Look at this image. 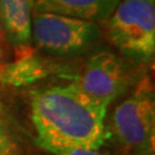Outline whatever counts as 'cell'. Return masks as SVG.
<instances>
[{
  "label": "cell",
  "mask_w": 155,
  "mask_h": 155,
  "mask_svg": "<svg viewBox=\"0 0 155 155\" xmlns=\"http://www.w3.org/2000/svg\"><path fill=\"white\" fill-rule=\"evenodd\" d=\"M71 83L90 99L108 107L131 86L132 76L116 54L100 51L90 56Z\"/></svg>",
  "instance_id": "5"
},
{
  "label": "cell",
  "mask_w": 155,
  "mask_h": 155,
  "mask_svg": "<svg viewBox=\"0 0 155 155\" xmlns=\"http://www.w3.org/2000/svg\"><path fill=\"white\" fill-rule=\"evenodd\" d=\"M1 55H2V47H1V40H0V59H1Z\"/></svg>",
  "instance_id": "11"
},
{
  "label": "cell",
  "mask_w": 155,
  "mask_h": 155,
  "mask_svg": "<svg viewBox=\"0 0 155 155\" xmlns=\"http://www.w3.org/2000/svg\"><path fill=\"white\" fill-rule=\"evenodd\" d=\"M108 107L100 105L72 83L35 91L31 120L37 144L99 150L110 138L105 125Z\"/></svg>",
  "instance_id": "1"
},
{
  "label": "cell",
  "mask_w": 155,
  "mask_h": 155,
  "mask_svg": "<svg viewBox=\"0 0 155 155\" xmlns=\"http://www.w3.org/2000/svg\"><path fill=\"white\" fill-rule=\"evenodd\" d=\"M4 111V106L1 104V101H0V113H2Z\"/></svg>",
  "instance_id": "12"
},
{
  "label": "cell",
  "mask_w": 155,
  "mask_h": 155,
  "mask_svg": "<svg viewBox=\"0 0 155 155\" xmlns=\"http://www.w3.org/2000/svg\"><path fill=\"white\" fill-rule=\"evenodd\" d=\"M109 134L114 136L124 155H154L155 99L148 78L115 107Z\"/></svg>",
  "instance_id": "3"
},
{
  "label": "cell",
  "mask_w": 155,
  "mask_h": 155,
  "mask_svg": "<svg viewBox=\"0 0 155 155\" xmlns=\"http://www.w3.org/2000/svg\"><path fill=\"white\" fill-rule=\"evenodd\" d=\"M47 75V67L31 54H22L16 61L0 66V82L21 86Z\"/></svg>",
  "instance_id": "8"
},
{
  "label": "cell",
  "mask_w": 155,
  "mask_h": 155,
  "mask_svg": "<svg viewBox=\"0 0 155 155\" xmlns=\"http://www.w3.org/2000/svg\"><path fill=\"white\" fill-rule=\"evenodd\" d=\"M106 36L122 54L138 63L155 55V0H121L105 21Z\"/></svg>",
  "instance_id": "2"
},
{
  "label": "cell",
  "mask_w": 155,
  "mask_h": 155,
  "mask_svg": "<svg viewBox=\"0 0 155 155\" xmlns=\"http://www.w3.org/2000/svg\"><path fill=\"white\" fill-rule=\"evenodd\" d=\"M32 9L33 0H0V28L13 45L29 43Z\"/></svg>",
  "instance_id": "7"
},
{
  "label": "cell",
  "mask_w": 155,
  "mask_h": 155,
  "mask_svg": "<svg viewBox=\"0 0 155 155\" xmlns=\"http://www.w3.org/2000/svg\"><path fill=\"white\" fill-rule=\"evenodd\" d=\"M31 155H38V154H31Z\"/></svg>",
  "instance_id": "13"
},
{
  "label": "cell",
  "mask_w": 155,
  "mask_h": 155,
  "mask_svg": "<svg viewBox=\"0 0 155 155\" xmlns=\"http://www.w3.org/2000/svg\"><path fill=\"white\" fill-rule=\"evenodd\" d=\"M43 150L53 155H108L106 153H101L98 150H85V148H76V147L47 146Z\"/></svg>",
  "instance_id": "10"
},
{
  "label": "cell",
  "mask_w": 155,
  "mask_h": 155,
  "mask_svg": "<svg viewBox=\"0 0 155 155\" xmlns=\"http://www.w3.org/2000/svg\"><path fill=\"white\" fill-rule=\"evenodd\" d=\"M121 0H33L36 13H52L90 22H105Z\"/></svg>",
  "instance_id": "6"
},
{
  "label": "cell",
  "mask_w": 155,
  "mask_h": 155,
  "mask_svg": "<svg viewBox=\"0 0 155 155\" xmlns=\"http://www.w3.org/2000/svg\"><path fill=\"white\" fill-rule=\"evenodd\" d=\"M21 146L16 133L6 117L5 111L0 113V155H21Z\"/></svg>",
  "instance_id": "9"
},
{
  "label": "cell",
  "mask_w": 155,
  "mask_h": 155,
  "mask_svg": "<svg viewBox=\"0 0 155 155\" xmlns=\"http://www.w3.org/2000/svg\"><path fill=\"white\" fill-rule=\"evenodd\" d=\"M31 35L39 50L54 55L82 53L99 38L97 23L52 13H36Z\"/></svg>",
  "instance_id": "4"
}]
</instances>
